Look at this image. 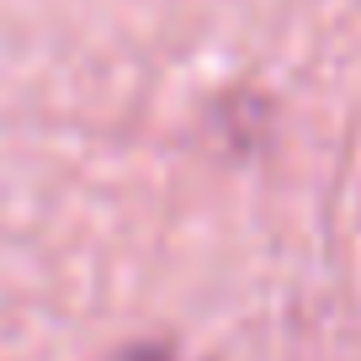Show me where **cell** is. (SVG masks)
Masks as SVG:
<instances>
[{
  "instance_id": "cell-1",
  "label": "cell",
  "mask_w": 361,
  "mask_h": 361,
  "mask_svg": "<svg viewBox=\"0 0 361 361\" xmlns=\"http://www.w3.org/2000/svg\"><path fill=\"white\" fill-rule=\"evenodd\" d=\"M123 361H170V356H165V350H128Z\"/></svg>"
}]
</instances>
